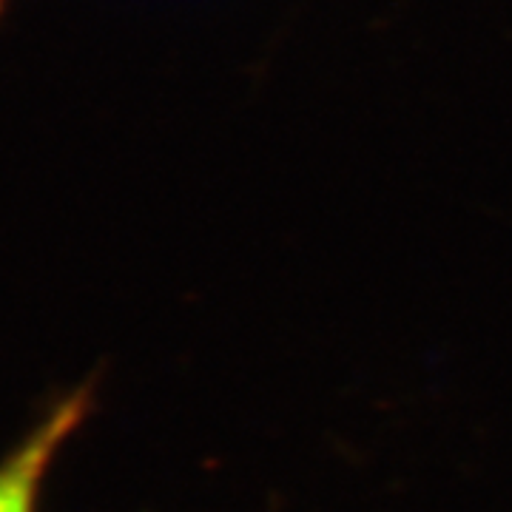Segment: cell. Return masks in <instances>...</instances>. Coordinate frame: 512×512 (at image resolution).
I'll return each instance as SVG.
<instances>
[{
	"mask_svg": "<svg viewBox=\"0 0 512 512\" xmlns=\"http://www.w3.org/2000/svg\"><path fill=\"white\" fill-rule=\"evenodd\" d=\"M86 413V396H72L46 419L37 430L20 444L12 456L0 464V512H35L37 495L43 476L60 450V444L74 433Z\"/></svg>",
	"mask_w": 512,
	"mask_h": 512,
	"instance_id": "1",
	"label": "cell"
},
{
	"mask_svg": "<svg viewBox=\"0 0 512 512\" xmlns=\"http://www.w3.org/2000/svg\"><path fill=\"white\" fill-rule=\"evenodd\" d=\"M0 9H3V0H0Z\"/></svg>",
	"mask_w": 512,
	"mask_h": 512,
	"instance_id": "2",
	"label": "cell"
}]
</instances>
